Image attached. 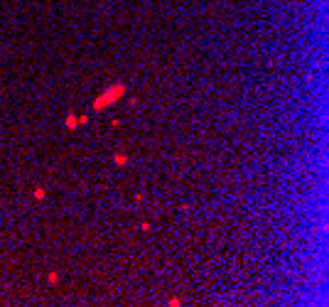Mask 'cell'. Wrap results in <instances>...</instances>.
Listing matches in <instances>:
<instances>
[{"instance_id":"cell-4","label":"cell","mask_w":329,"mask_h":307,"mask_svg":"<svg viewBox=\"0 0 329 307\" xmlns=\"http://www.w3.org/2000/svg\"><path fill=\"white\" fill-rule=\"evenodd\" d=\"M44 194H47V192H44L42 187H34V199H39V202H42V199H44Z\"/></svg>"},{"instance_id":"cell-2","label":"cell","mask_w":329,"mask_h":307,"mask_svg":"<svg viewBox=\"0 0 329 307\" xmlns=\"http://www.w3.org/2000/svg\"><path fill=\"white\" fill-rule=\"evenodd\" d=\"M64 125H66V130H76V128H79V116H76V113H69L66 121H64Z\"/></svg>"},{"instance_id":"cell-3","label":"cell","mask_w":329,"mask_h":307,"mask_svg":"<svg viewBox=\"0 0 329 307\" xmlns=\"http://www.w3.org/2000/svg\"><path fill=\"white\" fill-rule=\"evenodd\" d=\"M113 162H116V165H128V155H125V152H116V155H113Z\"/></svg>"},{"instance_id":"cell-1","label":"cell","mask_w":329,"mask_h":307,"mask_svg":"<svg viewBox=\"0 0 329 307\" xmlns=\"http://www.w3.org/2000/svg\"><path fill=\"white\" fill-rule=\"evenodd\" d=\"M123 94H125V84H111L103 94H99L96 99H94V111H106L108 106H113V103L118 101V99H123Z\"/></svg>"},{"instance_id":"cell-6","label":"cell","mask_w":329,"mask_h":307,"mask_svg":"<svg viewBox=\"0 0 329 307\" xmlns=\"http://www.w3.org/2000/svg\"><path fill=\"white\" fill-rule=\"evenodd\" d=\"M167 305H169V307H179V305H182V302H179V300H177V297H172V300H169V302H167Z\"/></svg>"},{"instance_id":"cell-5","label":"cell","mask_w":329,"mask_h":307,"mask_svg":"<svg viewBox=\"0 0 329 307\" xmlns=\"http://www.w3.org/2000/svg\"><path fill=\"white\" fill-rule=\"evenodd\" d=\"M47 280H49L52 285H54V283H59V273H49V278H47Z\"/></svg>"}]
</instances>
